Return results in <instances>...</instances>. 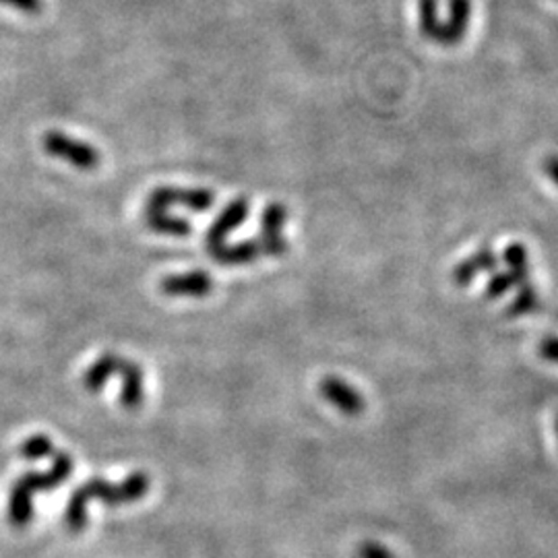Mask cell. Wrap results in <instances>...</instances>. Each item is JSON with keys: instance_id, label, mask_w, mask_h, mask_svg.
Wrapping results in <instances>:
<instances>
[{"instance_id": "11", "label": "cell", "mask_w": 558, "mask_h": 558, "mask_svg": "<svg viewBox=\"0 0 558 558\" xmlns=\"http://www.w3.org/2000/svg\"><path fill=\"white\" fill-rule=\"evenodd\" d=\"M214 257L215 263L220 265H248L257 261L258 257H263V247L258 242V238L255 240H244L240 244H234V247H228V244H222L220 248L211 250L209 253Z\"/></svg>"}, {"instance_id": "8", "label": "cell", "mask_w": 558, "mask_h": 558, "mask_svg": "<svg viewBox=\"0 0 558 558\" xmlns=\"http://www.w3.org/2000/svg\"><path fill=\"white\" fill-rule=\"evenodd\" d=\"M122 387H120V404L126 410H139L145 401V372L133 360L122 358L118 372Z\"/></svg>"}, {"instance_id": "21", "label": "cell", "mask_w": 558, "mask_h": 558, "mask_svg": "<svg viewBox=\"0 0 558 558\" xmlns=\"http://www.w3.org/2000/svg\"><path fill=\"white\" fill-rule=\"evenodd\" d=\"M540 353L550 362H558V337H546L540 344Z\"/></svg>"}, {"instance_id": "20", "label": "cell", "mask_w": 558, "mask_h": 558, "mask_svg": "<svg viewBox=\"0 0 558 558\" xmlns=\"http://www.w3.org/2000/svg\"><path fill=\"white\" fill-rule=\"evenodd\" d=\"M0 4L13 6V9L25 13V15H38L44 9V0H0Z\"/></svg>"}, {"instance_id": "16", "label": "cell", "mask_w": 558, "mask_h": 558, "mask_svg": "<svg viewBox=\"0 0 558 558\" xmlns=\"http://www.w3.org/2000/svg\"><path fill=\"white\" fill-rule=\"evenodd\" d=\"M418 19L422 36L437 42L442 30V22L439 19V3L437 0H418Z\"/></svg>"}, {"instance_id": "9", "label": "cell", "mask_w": 558, "mask_h": 558, "mask_svg": "<svg viewBox=\"0 0 558 558\" xmlns=\"http://www.w3.org/2000/svg\"><path fill=\"white\" fill-rule=\"evenodd\" d=\"M472 15V0H449V19L442 22V30L439 33V44L451 46L464 39Z\"/></svg>"}, {"instance_id": "5", "label": "cell", "mask_w": 558, "mask_h": 558, "mask_svg": "<svg viewBox=\"0 0 558 558\" xmlns=\"http://www.w3.org/2000/svg\"><path fill=\"white\" fill-rule=\"evenodd\" d=\"M160 290L170 298H205L214 290V279L201 269L187 271V274L163 277Z\"/></svg>"}, {"instance_id": "14", "label": "cell", "mask_w": 558, "mask_h": 558, "mask_svg": "<svg viewBox=\"0 0 558 558\" xmlns=\"http://www.w3.org/2000/svg\"><path fill=\"white\" fill-rule=\"evenodd\" d=\"M145 223L149 230L168 236H187L193 232V226L182 217L170 215L168 211H145Z\"/></svg>"}, {"instance_id": "1", "label": "cell", "mask_w": 558, "mask_h": 558, "mask_svg": "<svg viewBox=\"0 0 558 558\" xmlns=\"http://www.w3.org/2000/svg\"><path fill=\"white\" fill-rule=\"evenodd\" d=\"M149 475L145 472H133L125 480L114 484L104 478H92L74 488L65 509V527L71 534H81L87 527V507L92 501H100L108 507L131 505L141 501L149 493Z\"/></svg>"}, {"instance_id": "22", "label": "cell", "mask_w": 558, "mask_h": 558, "mask_svg": "<svg viewBox=\"0 0 558 558\" xmlns=\"http://www.w3.org/2000/svg\"><path fill=\"white\" fill-rule=\"evenodd\" d=\"M544 172H546L548 179L558 187V155H548V158L544 160Z\"/></svg>"}, {"instance_id": "3", "label": "cell", "mask_w": 558, "mask_h": 558, "mask_svg": "<svg viewBox=\"0 0 558 558\" xmlns=\"http://www.w3.org/2000/svg\"><path fill=\"white\" fill-rule=\"evenodd\" d=\"M215 203L214 190L207 188H172L161 187L155 188L152 195L147 196L145 211H168L170 207L182 205L196 214H203Z\"/></svg>"}, {"instance_id": "17", "label": "cell", "mask_w": 558, "mask_h": 558, "mask_svg": "<svg viewBox=\"0 0 558 558\" xmlns=\"http://www.w3.org/2000/svg\"><path fill=\"white\" fill-rule=\"evenodd\" d=\"M57 451L52 445V439L48 434H31L30 439H25L19 445V458L25 461H39L46 458H52V453Z\"/></svg>"}, {"instance_id": "19", "label": "cell", "mask_w": 558, "mask_h": 558, "mask_svg": "<svg viewBox=\"0 0 558 558\" xmlns=\"http://www.w3.org/2000/svg\"><path fill=\"white\" fill-rule=\"evenodd\" d=\"M511 288H515V279L509 274H496L494 271V275L490 277V282L486 283V296L494 301V298L505 296Z\"/></svg>"}, {"instance_id": "13", "label": "cell", "mask_w": 558, "mask_h": 558, "mask_svg": "<svg viewBox=\"0 0 558 558\" xmlns=\"http://www.w3.org/2000/svg\"><path fill=\"white\" fill-rule=\"evenodd\" d=\"M321 391L333 405L342 407L344 412L356 414L362 410V397H360L358 391H353L350 385H345L344 380H339L336 377H327L321 383Z\"/></svg>"}, {"instance_id": "10", "label": "cell", "mask_w": 558, "mask_h": 558, "mask_svg": "<svg viewBox=\"0 0 558 558\" xmlns=\"http://www.w3.org/2000/svg\"><path fill=\"white\" fill-rule=\"evenodd\" d=\"M496 265H499V258H496L494 250L490 247H482L474 257L461 261L458 267L453 269V274H451L453 283L464 288V285L472 283L474 279L478 277V274H494Z\"/></svg>"}, {"instance_id": "2", "label": "cell", "mask_w": 558, "mask_h": 558, "mask_svg": "<svg viewBox=\"0 0 558 558\" xmlns=\"http://www.w3.org/2000/svg\"><path fill=\"white\" fill-rule=\"evenodd\" d=\"M42 147L48 155L63 160L77 170H95L101 161L100 152L90 143L69 137L60 131H48L42 139Z\"/></svg>"}, {"instance_id": "18", "label": "cell", "mask_w": 558, "mask_h": 558, "mask_svg": "<svg viewBox=\"0 0 558 558\" xmlns=\"http://www.w3.org/2000/svg\"><path fill=\"white\" fill-rule=\"evenodd\" d=\"M519 288V294L515 296L513 304L509 306V317H521V315H529L534 312L537 306H540V296H537V290L534 288V283H521L517 285Z\"/></svg>"}, {"instance_id": "15", "label": "cell", "mask_w": 558, "mask_h": 558, "mask_svg": "<svg viewBox=\"0 0 558 558\" xmlns=\"http://www.w3.org/2000/svg\"><path fill=\"white\" fill-rule=\"evenodd\" d=\"M502 258H505L509 267L507 274L515 279V285L529 282V257L523 244L515 242L511 247H507L505 253H502Z\"/></svg>"}, {"instance_id": "4", "label": "cell", "mask_w": 558, "mask_h": 558, "mask_svg": "<svg viewBox=\"0 0 558 558\" xmlns=\"http://www.w3.org/2000/svg\"><path fill=\"white\" fill-rule=\"evenodd\" d=\"M73 458L66 451H54L52 453V466L46 472H25L17 478L19 484L31 494L36 493H52L65 484L73 474Z\"/></svg>"}, {"instance_id": "12", "label": "cell", "mask_w": 558, "mask_h": 558, "mask_svg": "<svg viewBox=\"0 0 558 558\" xmlns=\"http://www.w3.org/2000/svg\"><path fill=\"white\" fill-rule=\"evenodd\" d=\"M122 362V356L118 353H101L95 362L83 372V387L90 393L101 391V387L108 383V379H112L118 372V366Z\"/></svg>"}, {"instance_id": "23", "label": "cell", "mask_w": 558, "mask_h": 558, "mask_svg": "<svg viewBox=\"0 0 558 558\" xmlns=\"http://www.w3.org/2000/svg\"><path fill=\"white\" fill-rule=\"evenodd\" d=\"M362 556H364V558H391L389 554L385 553L383 548L374 546V544H372V546H369V548H364V550H362Z\"/></svg>"}, {"instance_id": "6", "label": "cell", "mask_w": 558, "mask_h": 558, "mask_svg": "<svg viewBox=\"0 0 558 558\" xmlns=\"http://www.w3.org/2000/svg\"><path fill=\"white\" fill-rule=\"evenodd\" d=\"M285 220H288V211H285L282 203H271V205H267V209L263 211L261 236H258V242H261L265 255L279 257L288 250V242H285V238L282 236Z\"/></svg>"}, {"instance_id": "7", "label": "cell", "mask_w": 558, "mask_h": 558, "mask_svg": "<svg viewBox=\"0 0 558 558\" xmlns=\"http://www.w3.org/2000/svg\"><path fill=\"white\" fill-rule=\"evenodd\" d=\"M248 201L247 199H234L232 203H228L220 215L215 217V222L211 223L209 232L205 236L207 250L220 248L222 244H226V238L234 232V230L244 223V220L248 217Z\"/></svg>"}]
</instances>
